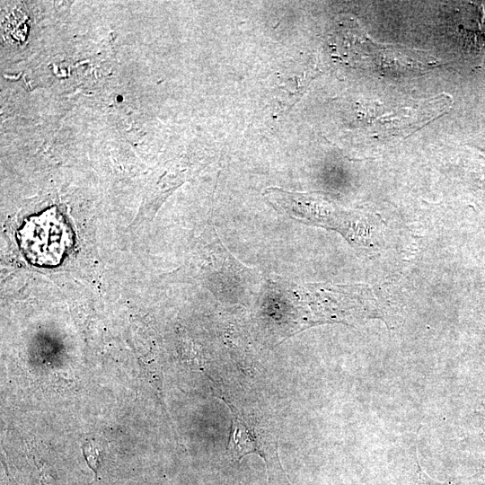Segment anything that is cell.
I'll use <instances>...</instances> for the list:
<instances>
[{
  "label": "cell",
  "instance_id": "3957f363",
  "mask_svg": "<svg viewBox=\"0 0 485 485\" xmlns=\"http://www.w3.org/2000/svg\"><path fill=\"white\" fill-rule=\"evenodd\" d=\"M19 234L27 257L40 265L57 263L72 242L69 229L54 210L26 221Z\"/></svg>",
  "mask_w": 485,
  "mask_h": 485
},
{
  "label": "cell",
  "instance_id": "6da1fadb",
  "mask_svg": "<svg viewBox=\"0 0 485 485\" xmlns=\"http://www.w3.org/2000/svg\"><path fill=\"white\" fill-rule=\"evenodd\" d=\"M263 195L273 207L294 220L335 230L352 244L366 243L367 225L365 219L338 207L322 195L276 187L266 189Z\"/></svg>",
  "mask_w": 485,
  "mask_h": 485
},
{
  "label": "cell",
  "instance_id": "277c9868",
  "mask_svg": "<svg viewBox=\"0 0 485 485\" xmlns=\"http://www.w3.org/2000/svg\"><path fill=\"white\" fill-rule=\"evenodd\" d=\"M82 449L85 461L91 469L96 473L100 460L99 446L93 442H88L82 446Z\"/></svg>",
  "mask_w": 485,
  "mask_h": 485
},
{
  "label": "cell",
  "instance_id": "5b68a950",
  "mask_svg": "<svg viewBox=\"0 0 485 485\" xmlns=\"http://www.w3.org/2000/svg\"><path fill=\"white\" fill-rule=\"evenodd\" d=\"M423 481L426 483V485H446L445 483V484H442V483H438V482H435L434 481H432L431 479H429L426 474L424 473H421L420 474Z\"/></svg>",
  "mask_w": 485,
  "mask_h": 485
},
{
  "label": "cell",
  "instance_id": "7a4b0ae2",
  "mask_svg": "<svg viewBox=\"0 0 485 485\" xmlns=\"http://www.w3.org/2000/svg\"><path fill=\"white\" fill-rule=\"evenodd\" d=\"M232 427L227 452L232 459L240 461L248 454L260 456L266 465L268 485H290L281 466L278 440L269 429L259 425L256 419L239 411L229 402Z\"/></svg>",
  "mask_w": 485,
  "mask_h": 485
}]
</instances>
